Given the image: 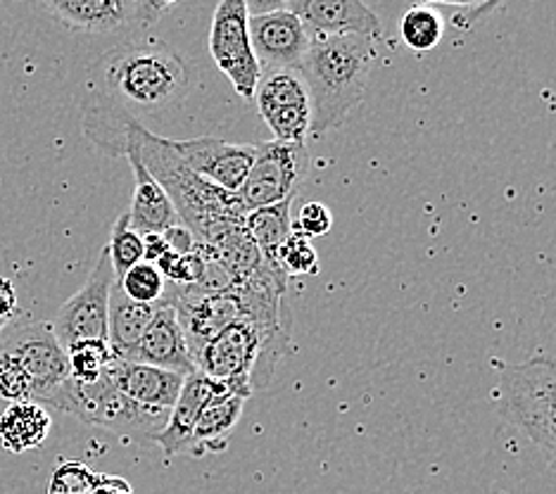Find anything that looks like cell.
Here are the masks:
<instances>
[{
	"label": "cell",
	"mask_w": 556,
	"mask_h": 494,
	"mask_svg": "<svg viewBox=\"0 0 556 494\" xmlns=\"http://www.w3.org/2000/svg\"><path fill=\"white\" fill-rule=\"evenodd\" d=\"M108 369L96 383H74L70 414L88 426L110 430V433L122 438L155 442L164 426H167L172 411L136 404L112 383Z\"/></svg>",
	"instance_id": "cell-6"
},
{
	"label": "cell",
	"mask_w": 556,
	"mask_h": 494,
	"mask_svg": "<svg viewBox=\"0 0 556 494\" xmlns=\"http://www.w3.org/2000/svg\"><path fill=\"white\" fill-rule=\"evenodd\" d=\"M70 357V371L74 383H96V380L105 373L108 366L115 359L110 345L103 340H86L77 342L67 350Z\"/></svg>",
	"instance_id": "cell-24"
},
{
	"label": "cell",
	"mask_w": 556,
	"mask_h": 494,
	"mask_svg": "<svg viewBox=\"0 0 556 494\" xmlns=\"http://www.w3.org/2000/svg\"><path fill=\"white\" fill-rule=\"evenodd\" d=\"M219 383H214L205 373L193 371L186 376L179 400L172 407L169 421L164 426L162 433L155 438L157 445L167 456H179V454H193V435L195 426L202 409L207 407V402L214 400L224 392Z\"/></svg>",
	"instance_id": "cell-16"
},
{
	"label": "cell",
	"mask_w": 556,
	"mask_h": 494,
	"mask_svg": "<svg viewBox=\"0 0 556 494\" xmlns=\"http://www.w3.org/2000/svg\"><path fill=\"white\" fill-rule=\"evenodd\" d=\"M174 150L200 179L210 181L226 193H238L255 162L257 145H240L222 141L214 136L191 138V141H172Z\"/></svg>",
	"instance_id": "cell-13"
},
{
	"label": "cell",
	"mask_w": 556,
	"mask_h": 494,
	"mask_svg": "<svg viewBox=\"0 0 556 494\" xmlns=\"http://www.w3.org/2000/svg\"><path fill=\"white\" fill-rule=\"evenodd\" d=\"M157 307V304H155ZM155 307L138 304L122 293V288L112 286L110 293V316H108V345L117 359L129 362L146 335L150 321L155 316Z\"/></svg>",
	"instance_id": "cell-19"
},
{
	"label": "cell",
	"mask_w": 556,
	"mask_h": 494,
	"mask_svg": "<svg viewBox=\"0 0 556 494\" xmlns=\"http://www.w3.org/2000/svg\"><path fill=\"white\" fill-rule=\"evenodd\" d=\"M41 8L77 34H131L155 24L169 3L157 0H46Z\"/></svg>",
	"instance_id": "cell-7"
},
{
	"label": "cell",
	"mask_w": 556,
	"mask_h": 494,
	"mask_svg": "<svg viewBox=\"0 0 556 494\" xmlns=\"http://www.w3.org/2000/svg\"><path fill=\"white\" fill-rule=\"evenodd\" d=\"M129 362L157 366V369L181 376H191L193 371H198L191 347H188V340L179 324V316H176L169 302L162 300L157 304L153 321H150L146 335L138 342Z\"/></svg>",
	"instance_id": "cell-15"
},
{
	"label": "cell",
	"mask_w": 556,
	"mask_h": 494,
	"mask_svg": "<svg viewBox=\"0 0 556 494\" xmlns=\"http://www.w3.org/2000/svg\"><path fill=\"white\" fill-rule=\"evenodd\" d=\"M307 169L309 155L305 145L278 141L260 143L255 162L236 193L240 205L245 212H252L295 198L298 183L305 179Z\"/></svg>",
	"instance_id": "cell-10"
},
{
	"label": "cell",
	"mask_w": 556,
	"mask_h": 494,
	"mask_svg": "<svg viewBox=\"0 0 556 494\" xmlns=\"http://www.w3.org/2000/svg\"><path fill=\"white\" fill-rule=\"evenodd\" d=\"M98 473L81 461H62L50 476L48 494H91Z\"/></svg>",
	"instance_id": "cell-28"
},
{
	"label": "cell",
	"mask_w": 556,
	"mask_h": 494,
	"mask_svg": "<svg viewBox=\"0 0 556 494\" xmlns=\"http://www.w3.org/2000/svg\"><path fill=\"white\" fill-rule=\"evenodd\" d=\"M255 103L264 124L274 134V141L305 145L312 129V107L300 72L286 69L262 74Z\"/></svg>",
	"instance_id": "cell-11"
},
{
	"label": "cell",
	"mask_w": 556,
	"mask_h": 494,
	"mask_svg": "<svg viewBox=\"0 0 556 494\" xmlns=\"http://www.w3.org/2000/svg\"><path fill=\"white\" fill-rule=\"evenodd\" d=\"M91 494H134V487L126 478L122 476H105L98 473V483Z\"/></svg>",
	"instance_id": "cell-32"
},
{
	"label": "cell",
	"mask_w": 556,
	"mask_h": 494,
	"mask_svg": "<svg viewBox=\"0 0 556 494\" xmlns=\"http://www.w3.org/2000/svg\"><path fill=\"white\" fill-rule=\"evenodd\" d=\"M191 76L188 62L169 46L124 43L96 62L88 93L141 122L179 107L191 91Z\"/></svg>",
	"instance_id": "cell-1"
},
{
	"label": "cell",
	"mask_w": 556,
	"mask_h": 494,
	"mask_svg": "<svg viewBox=\"0 0 556 494\" xmlns=\"http://www.w3.org/2000/svg\"><path fill=\"white\" fill-rule=\"evenodd\" d=\"M276 262L286 276H314L319 274V255L312 245V238L298 231L286 238V243L278 248Z\"/></svg>",
	"instance_id": "cell-27"
},
{
	"label": "cell",
	"mask_w": 556,
	"mask_h": 494,
	"mask_svg": "<svg viewBox=\"0 0 556 494\" xmlns=\"http://www.w3.org/2000/svg\"><path fill=\"white\" fill-rule=\"evenodd\" d=\"M290 350V324L233 321L195 354V366L214 383L250 400L269 388L276 366Z\"/></svg>",
	"instance_id": "cell-3"
},
{
	"label": "cell",
	"mask_w": 556,
	"mask_h": 494,
	"mask_svg": "<svg viewBox=\"0 0 556 494\" xmlns=\"http://www.w3.org/2000/svg\"><path fill=\"white\" fill-rule=\"evenodd\" d=\"M286 10L298 15L312 38L366 36L378 41L383 24L376 12L359 0H283Z\"/></svg>",
	"instance_id": "cell-14"
},
{
	"label": "cell",
	"mask_w": 556,
	"mask_h": 494,
	"mask_svg": "<svg viewBox=\"0 0 556 494\" xmlns=\"http://www.w3.org/2000/svg\"><path fill=\"white\" fill-rule=\"evenodd\" d=\"M0 350L8 352L27 373L36 404H48L70 414L74 392L70 357L50 324H27L3 331Z\"/></svg>",
	"instance_id": "cell-5"
},
{
	"label": "cell",
	"mask_w": 556,
	"mask_h": 494,
	"mask_svg": "<svg viewBox=\"0 0 556 494\" xmlns=\"http://www.w3.org/2000/svg\"><path fill=\"white\" fill-rule=\"evenodd\" d=\"M248 31L262 74L286 69L298 72L312 43L298 15L286 10V5L264 12V15H250Z\"/></svg>",
	"instance_id": "cell-12"
},
{
	"label": "cell",
	"mask_w": 556,
	"mask_h": 494,
	"mask_svg": "<svg viewBox=\"0 0 556 494\" xmlns=\"http://www.w3.org/2000/svg\"><path fill=\"white\" fill-rule=\"evenodd\" d=\"M293 200L295 198L245 214L243 226L248 236L255 240V245L262 252V259L274 266V269H281L276 262V252L286 243V238L293 233V214H290V210H293Z\"/></svg>",
	"instance_id": "cell-22"
},
{
	"label": "cell",
	"mask_w": 556,
	"mask_h": 494,
	"mask_svg": "<svg viewBox=\"0 0 556 494\" xmlns=\"http://www.w3.org/2000/svg\"><path fill=\"white\" fill-rule=\"evenodd\" d=\"M445 36V17L438 5H412L400 20V38L414 53H428Z\"/></svg>",
	"instance_id": "cell-23"
},
{
	"label": "cell",
	"mask_w": 556,
	"mask_h": 494,
	"mask_svg": "<svg viewBox=\"0 0 556 494\" xmlns=\"http://www.w3.org/2000/svg\"><path fill=\"white\" fill-rule=\"evenodd\" d=\"M53 428V416L36 402L8 404L0 414V447L10 454H24L41 447Z\"/></svg>",
	"instance_id": "cell-21"
},
{
	"label": "cell",
	"mask_w": 556,
	"mask_h": 494,
	"mask_svg": "<svg viewBox=\"0 0 556 494\" xmlns=\"http://www.w3.org/2000/svg\"><path fill=\"white\" fill-rule=\"evenodd\" d=\"M500 411L556 468V362L509 366L500 378Z\"/></svg>",
	"instance_id": "cell-4"
},
{
	"label": "cell",
	"mask_w": 556,
	"mask_h": 494,
	"mask_svg": "<svg viewBox=\"0 0 556 494\" xmlns=\"http://www.w3.org/2000/svg\"><path fill=\"white\" fill-rule=\"evenodd\" d=\"M110 262L112 269H115V278H119L134 269L136 264L143 262V236H138L131 224H129V214H122V217L112 224V233H110Z\"/></svg>",
	"instance_id": "cell-25"
},
{
	"label": "cell",
	"mask_w": 556,
	"mask_h": 494,
	"mask_svg": "<svg viewBox=\"0 0 556 494\" xmlns=\"http://www.w3.org/2000/svg\"><path fill=\"white\" fill-rule=\"evenodd\" d=\"M333 226V214L321 202H307L302 205L298 217L293 221V231L307 236V238H317V236H326L331 231Z\"/></svg>",
	"instance_id": "cell-30"
},
{
	"label": "cell",
	"mask_w": 556,
	"mask_h": 494,
	"mask_svg": "<svg viewBox=\"0 0 556 494\" xmlns=\"http://www.w3.org/2000/svg\"><path fill=\"white\" fill-rule=\"evenodd\" d=\"M134 169V200L129 207V224L138 236H164L174 226H181L169 195L162 186L148 174V169L134 155H126Z\"/></svg>",
	"instance_id": "cell-18"
},
{
	"label": "cell",
	"mask_w": 556,
	"mask_h": 494,
	"mask_svg": "<svg viewBox=\"0 0 556 494\" xmlns=\"http://www.w3.org/2000/svg\"><path fill=\"white\" fill-rule=\"evenodd\" d=\"M0 400L15 402H34V388L22 366L0 350Z\"/></svg>",
	"instance_id": "cell-29"
},
{
	"label": "cell",
	"mask_w": 556,
	"mask_h": 494,
	"mask_svg": "<svg viewBox=\"0 0 556 494\" xmlns=\"http://www.w3.org/2000/svg\"><path fill=\"white\" fill-rule=\"evenodd\" d=\"M115 269H112L110 252L103 248L98 262L88 274L84 286L58 309L53 333L65 350L77 342L103 340L108 342V316H110V293L115 286Z\"/></svg>",
	"instance_id": "cell-8"
},
{
	"label": "cell",
	"mask_w": 556,
	"mask_h": 494,
	"mask_svg": "<svg viewBox=\"0 0 556 494\" xmlns=\"http://www.w3.org/2000/svg\"><path fill=\"white\" fill-rule=\"evenodd\" d=\"M210 53L214 65L236 88V93L245 100H255L262 69L250 43L245 0H222L214 10Z\"/></svg>",
	"instance_id": "cell-9"
},
{
	"label": "cell",
	"mask_w": 556,
	"mask_h": 494,
	"mask_svg": "<svg viewBox=\"0 0 556 494\" xmlns=\"http://www.w3.org/2000/svg\"><path fill=\"white\" fill-rule=\"evenodd\" d=\"M110 378L126 397L136 404H143L150 409H164L172 411V407L179 400V392L186 376L172 373L157 369V366L126 362V359H112L110 364Z\"/></svg>",
	"instance_id": "cell-17"
},
{
	"label": "cell",
	"mask_w": 556,
	"mask_h": 494,
	"mask_svg": "<svg viewBox=\"0 0 556 494\" xmlns=\"http://www.w3.org/2000/svg\"><path fill=\"white\" fill-rule=\"evenodd\" d=\"M117 286L122 288V293L138 302V304H148V307H155L164 300V293H167V281H164V276L160 274V269L155 264H148L141 262L136 264L134 269L126 271Z\"/></svg>",
	"instance_id": "cell-26"
},
{
	"label": "cell",
	"mask_w": 556,
	"mask_h": 494,
	"mask_svg": "<svg viewBox=\"0 0 556 494\" xmlns=\"http://www.w3.org/2000/svg\"><path fill=\"white\" fill-rule=\"evenodd\" d=\"M17 314V293L8 278H0V333L5 331V326L15 319Z\"/></svg>",
	"instance_id": "cell-31"
},
{
	"label": "cell",
	"mask_w": 556,
	"mask_h": 494,
	"mask_svg": "<svg viewBox=\"0 0 556 494\" xmlns=\"http://www.w3.org/2000/svg\"><path fill=\"white\" fill-rule=\"evenodd\" d=\"M243 407H245V397H240L229 390H224L217 397L210 400L207 407L202 409L198 418L191 456L222 454L229 449L231 433L240 421Z\"/></svg>",
	"instance_id": "cell-20"
},
{
	"label": "cell",
	"mask_w": 556,
	"mask_h": 494,
	"mask_svg": "<svg viewBox=\"0 0 556 494\" xmlns=\"http://www.w3.org/2000/svg\"><path fill=\"white\" fill-rule=\"evenodd\" d=\"M169 252V245L167 240H164V236H143V262L148 264H157L164 255Z\"/></svg>",
	"instance_id": "cell-33"
},
{
	"label": "cell",
	"mask_w": 556,
	"mask_h": 494,
	"mask_svg": "<svg viewBox=\"0 0 556 494\" xmlns=\"http://www.w3.org/2000/svg\"><path fill=\"white\" fill-rule=\"evenodd\" d=\"M376 58L374 38H314L298 69L309 93V134L324 136L348 119V114L364 100Z\"/></svg>",
	"instance_id": "cell-2"
}]
</instances>
